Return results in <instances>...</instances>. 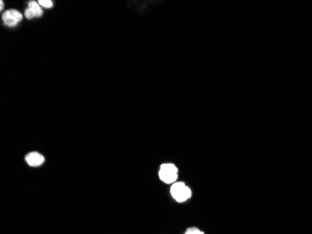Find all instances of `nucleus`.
<instances>
[{
	"label": "nucleus",
	"mask_w": 312,
	"mask_h": 234,
	"mask_svg": "<svg viewBox=\"0 0 312 234\" xmlns=\"http://www.w3.org/2000/svg\"><path fill=\"white\" fill-rule=\"evenodd\" d=\"M3 22L8 26H15L23 19L22 13L16 10H9L2 15Z\"/></svg>",
	"instance_id": "nucleus-3"
},
{
	"label": "nucleus",
	"mask_w": 312,
	"mask_h": 234,
	"mask_svg": "<svg viewBox=\"0 0 312 234\" xmlns=\"http://www.w3.org/2000/svg\"><path fill=\"white\" fill-rule=\"evenodd\" d=\"M170 194L173 199L178 202H184L192 197V190L183 182H176L172 184Z\"/></svg>",
	"instance_id": "nucleus-2"
},
{
	"label": "nucleus",
	"mask_w": 312,
	"mask_h": 234,
	"mask_svg": "<svg viewBox=\"0 0 312 234\" xmlns=\"http://www.w3.org/2000/svg\"><path fill=\"white\" fill-rule=\"evenodd\" d=\"M160 180L165 184H174L177 182L178 169L176 165L172 163L162 164L159 169Z\"/></svg>",
	"instance_id": "nucleus-1"
},
{
	"label": "nucleus",
	"mask_w": 312,
	"mask_h": 234,
	"mask_svg": "<svg viewBox=\"0 0 312 234\" xmlns=\"http://www.w3.org/2000/svg\"><path fill=\"white\" fill-rule=\"evenodd\" d=\"M184 234H206L203 230L197 227H190L185 230Z\"/></svg>",
	"instance_id": "nucleus-6"
},
{
	"label": "nucleus",
	"mask_w": 312,
	"mask_h": 234,
	"mask_svg": "<svg viewBox=\"0 0 312 234\" xmlns=\"http://www.w3.org/2000/svg\"><path fill=\"white\" fill-rule=\"evenodd\" d=\"M44 156L38 152H31L26 156V161L31 167H38L44 163Z\"/></svg>",
	"instance_id": "nucleus-5"
},
{
	"label": "nucleus",
	"mask_w": 312,
	"mask_h": 234,
	"mask_svg": "<svg viewBox=\"0 0 312 234\" xmlns=\"http://www.w3.org/2000/svg\"><path fill=\"white\" fill-rule=\"evenodd\" d=\"M38 2L39 6L43 7V8H46V9H50V8H52V6H53V2L51 1V0H39Z\"/></svg>",
	"instance_id": "nucleus-7"
},
{
	"label": "nucleus",
	"mask_w": 312,
	"mask_h": 234,
	"mask_svg": "<svg viewBox=\"0 0 312 234\" xmlns=\"http://www.w3.org/2000/svg\"><path fill=\"white\" fill-rule=\"evenodd\" d=\"M3 7H4V2H3V1H0V10H1V11L3 10Z\"/></svg>",
	"instance_id": "nucleus-8"
},
{
	"label": "nucleus",
	"mask_w": 312,
	"mask_h": 234,
	"mask_svg": "<svg viewBox=\"0 0 312 234\" xmlns=\"http://www.w3.org/2000/svg\"><path fill=\"white\" fill-rule=\"evenodd\" d=\"M43 14V11L41 9V7L39 6L38 2L36 1H30L28 3V7L26 9V15L27 19H33V18H36V17H40L42 16Z\"/></svg>",
	"instance_id": "nucleus-4"
}]
</instances>
